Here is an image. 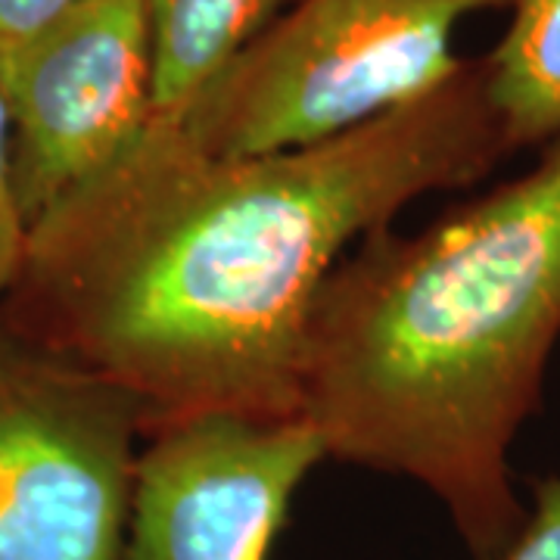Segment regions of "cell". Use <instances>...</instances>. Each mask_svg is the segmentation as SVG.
I'll list each match as a JSON object with an SVG mask.
<instances>
[{
	"label": "cell",
	"mask_w": 560,
	"mask_h": 560,
	"mask_svg": "<svg viewBox=\"0 0 560 560\" xmlns=\"http://www.w3.org/2000/svg\"><path fill=\"white\" fill-rule=\"evenodd\" d=\"M504 156L482 66L308 147L219 156L147 135L32 224L3 315L116 383L140 433L293 418L308 324L342 253Z\"/></svg>",
	"instance_id": "cell-1"
},
{
	"label": "cell",
	"mask_w": 560,
	"mask_h": 560,
	"mask_svg": "<svg viewBox=\"0 0 560 560\" xmlns=\"http://www.w3.org/2000/svg\"><path fill=\"white\" fill-rule=\"evenodd\" d=\"M140 411L0 312V560H119Z\"/></svg>",
	"instance_id": "cell-4"
},
{
	"label": "cell",
	"mask_w": 560,
	"mask_h": 560,
	"mask_svg": "<svg viewBox=\"0 0 560 560\" xmlns=\"http://www.w3.org/2000/svg\"><path fill=\"white\" fill-rule=\"evenodd\" d=\"M324 283L300 415L327 458L420 482L474 560L526 521L511 445L560 340V138L418 234L364 237Z\"/></svg>",
	"instance_id": "cell-2"
},
{
	"label": "cell",
	"mask_w": 560,
	"mask_h": 560,
	"mask_svg": "<svg viewBox=\"0 0 560 560\" xmlns=\"http://www.w3.org/2000/svg\"><path fill=\"white\" fill-rule=\"evenodd\" d=\"M293 0H143L153 50V121H180Z\"/></svg>",
	"instance_id": "cell-7"
},
{
	"label": "cell",
	"mask_w": 560,
	"mask_h": 560,
	"mask_svg": "<svg viewBox=\"0 0 560 560\" xmlns=\"http://www.w3.org/2000/svg\"><path fill=\"white\" fill-rule=\"evenodd\" d=\"M28 221L20 206L16 180H13V153H10V116L0 88V296H10V290L22 278V268L28 259Z\"/></svg>",
	"instance_id": "cell-9"
},
{
	"label": "cell",
	"mask_w": 560,
	"mask_h": 560,
	"mask_svg": "<svg viewBox=\"0 0 560 560\" xmlns=\"http://www.w3.org/2000/svg\"><path fill=\"white\" fill-rule=\"evenodd\" d=\"M13 180L28 228L103 175L153 121L143 0H75L0 54Z\"/></svg>",
	"instance_id": "cell-5"
},
{
	"label": "cell",
	"mask_w": 560,
	"mask_h": 560,
	"mask_svg": "<svg viewBox=\"0 0 560 560\" xmlns=\"http://www.w3.org/2000/svg\"><path fill=\"white\" fill-rule=\"evenodd\" d=\"M147 440L119 560H268L296 489L327 458L302 415H200Z\"/></svg>",
	"instance_id": "cell-6"
},
{
	"label": "cell",
	"mask_w": 560,
	"mask_h": 560,
	"mask_svg": "<svg viewBox=\"0 0 560 560\" xmlns=\"http://www.w3.org/2000/svg\"><path fill=\"white\" fill-rule=\"evenodd\" d=\"M499 560H560V474L533 482V511Z\"/></svg>",
	"instance_id": "cell-10"
},
{
	"label": "cell",
	"mask_w": 560,
	"mask_h": 560,
	"mask_svg": "<svg viewBox=\"0 0 560 560\" xmlns=\"http://www.w3.org/2000/svg\"><path fill=\"white\" fill-rule=\"evenodd\" d=\"M75 0H0V54L35 35Z\"/></svg>",
	"instance_id": "cell-11"
},
{
	"label": "cell",
	"mask_w": 560,
	"mask_h": 560,
	"mask_svg": "<svg viewBox=\"0 0 560 560\" xmlns=\"http://www.w3.org/2000/svg\"><path fill=\"white\" fill-rule=\"evenodd\" d=\"M508 7L511 22L482 62V91L504 153L560 138V0Z\"/></svg>",
	"instance_id": "cell-8"
},
{
	"label": "cell",
	"mask_w": 560,
	"mask_h": 560,
	"mask_svg": "<svg viewBox=\"0 0 560 560\" xmlns=\"http://www.w3.org/2000/svg\"><path fill=\"white\" fill-rule=\"evenodd\" d=\"M511 0H293L180 121L197 147L256 156L337 138L470 66L460 22Z\"/></svg>",
	"instance_id": "cell-3"
}]
</instances>
